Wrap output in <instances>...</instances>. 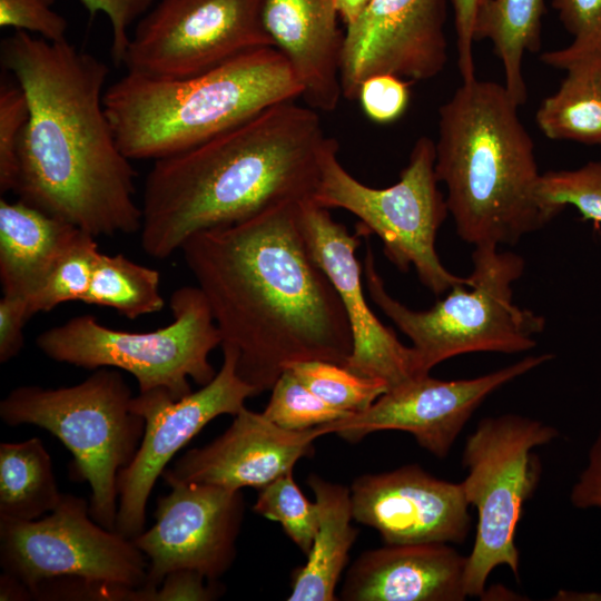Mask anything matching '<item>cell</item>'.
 Returning a JSON list of instances; mask_svg holds the SVG:
<instances>
[{
	"mask_svg": "<svg viewBox=\"0 0 601 601\" xmlns=\"http://www.w3.org/2000/svg\"><path fill=\"white\" fill-rule=\"evenodd\" d=\"M298 205L189 237L184 260L204 294L237 373L256 395L293 363L344 365L353 339L341 298L303 234Z\"/></svg>",
	"mask_w": 601,
	"mask_h": 601,
	"instance_id": "1",
	"label": "cell"
},
{
	"mask_svg": "<svg viewBox=\"0 0 601 601\" xmlns=\"http://www.w3.org/2000/svg\"><path fill=\"white\" fill-rule=\"evenodd\" d=\"M0 61L24 91L18 199L95 237L140 231L136 171L104 106L108 66L68 42L26 31L1 40Z\"/></svg>",
	"mask_w": 601,
	"mask_h": 601,
	"instance_id": "2",
	"label": "cell"
},
{
	"mask_svg": "<svg viewBox=\"0 0 601 601\" xmlns=\"http://www.w3.org/2000/svg\"><path fill=\"white\" fill-rule=\"evenodd\" d=\"M333 139L318 111L289 100L155 160L142 193L144 252L166 259L195 234L313 200Z\"/></svg>",
	"mask_w": 601,
	"mask_h": 601,
	"instance_id": "3",
	"label": "cell"
},
{
	"mask_svg": "<svg viewBox=\"0 0 601 601\" xmlns=\"http://www.w3.org/2000/svg\"><path fill=\"white\" fill-rule=\"evenodd\" d=\"M504 85L462 82L439 110L435 175L460 238L513 245L555 216L539 196L534 142Z\"/></svg>",
	"mask_w": 601,
	"mask_h": 601,
	"instance_id": "4",
	"label": "cell"
},
{
	"mask_svg": "<svg viewBox=\"0 0 601 601\" xmlns=\"http://www.w3.org/2000/svg\"><path fill=\"white\" fill-rule=\"evenodd\" d=\"M303 88L274 47L237 56L197 76L161 80L127 72L109 86L104 106L122 154L161 159L248 120Z\"/></svg>",
	"mask_w": 601,
	"mask_h": 601,
	"instance_id": "5",
	"label": "cell"
},
{
	"mask_svg": "<svg viewBox=\"0 0 601 601\" xmlns=\"http://www.w3.org/2000/svg\"><path fill=\"white\" fill-rule=\"evenodd\" d=\"M467 283L459 284L434 306L415 311L394 298L367 245L363 263L373 303L412 342L418 371L475 352L516 354L532 349L545 328L542 315L513 303L512 284L524 273V259L496 245L475 246Z\"/></svg>",
	"mask_w": 601,
	"mask_h": 601,
	"instance_id": "6",
	"label": "cell"
},
{
	"mask_svg": "<svg viewBox=\"0 0 601 601\" xmlns=\"http://www.w3.org/2000/svg\"><path fill=\"white\" fill-rule=\"evenodd\" d=\"M132 397L119 370L100 367L73 386H19L0 402L4 424L39 426L70 451L73 480L91 490V518L112 531L118 475L132 461L145 431L144 418L130 408Z\"/></svg>",
	"mask_w": 601,
	"mask_h": 601,
	"instance_id": "7",
	"label": "cell"
},
{
	"mask_svg": "<svg viewBox=\"0 0 601 601\" xmlns=\"http://www.w3.org/2000/svg\"><path fill=\"white\" fill-rule=\"evenodd\" d=\"M169 306L173 322L156 331H117L86 314L42 332L36 343L56 362L121 370L136 378L139 393L162 388L179 400L193 392L189 380L203 386L215 377L209 354L221 338L197 286L174 290Z\"/></svg>",
	"mask_w": 601,
	"mask_h": 601,
	"instance_id": "8",
	"label": "cell"
},
{
	"mask_svg": "<svg viewBox=\"0 0 601 601\" xmlns=\"http://www.w3.org/2000/svg\"><path fill=\"white\" fill-rule=\"evenodd\" d=\"M335 139L326 149L313 201L324 208H341L359 220L361 236L375 234L385 256L401 272L413 267L420 282L441 295L467 277L452 274L436 252V236L449 208L435 175V145L420 137L400 179L386 188L370 187L341 164Z\"/></svg>",
	"mask_w": 601,
	"mask_h": 601,
	"instance_id": "9",
	"label": "cell"
},
{
	"mask_svg": "<svg viewBox=\"0 0 601 601\" xmlns=\"http://www.w3.org/2000/svg\"><path fill=\"white\" fill-rule=\"evenodd\" d=\"M555 427L518 414L485 417L466 437L461 482L466 500L477 512L475 538L467 555V597H482L491 572L506 565L519 578L516 528L525 502L541 476L533 450L556 439Z\"/></svg>",
	"mask_w": 601,
	"mask_h": 601,
	"instance_id": "10",
	"label": "cell"
},
{
	"mask_svg": "<svg viewBox=\"0 0 601 601\" xmlns=\"http://www.w3.org/2000/svg\"><path fill=\"white\" fill-rule=\"evenodd\" d=\"M0 565L31 592L57 578L141 589L148 573L132 540L99 525L89 503L71 494H62L56 509L38 520L0 516Z\"/></svg>",
	"mask_w": 601,
	"mask_h": 601,
	"instance_id": "11",
	"label": "cell"
},
{
	"mask_svg": "<svg viewBox=\"0 0 601 601\" xmlns=\"http://www.w3.org/2000/svg\"><path fill=\"white\" fill-rule=\"evenodd\" d=\"M260 7L262 0H159L138 20L122 65L130 73L174 80L274 47Z\"/></svg>",
	"mask_w": 601,
	"mask_h": 601,
	"instance_id": "12",
	"label": "cell"
},
{
	"mask_svg": "<svg viewBox=\"0 0 601 601\" xmlns=\"http://www.w3.org/2000/svg\"><path fill=\"white\" fill-rule=\"evenodd\" d=\"M223 364L198 391L175 400L162 388L134 396L130 408L145 421L139 447L118 475V512L115 531L132 540L145 530L146 506L166 465L210 421L236 415L255 390L237 373L236 352L221 346Z\"/></svg>",
	"mask_w": 601,
	"mask_h": 601,
	"instance_id": "13",
	"label": "cell"
},
{
	"mask_svg": "<svg viewBox=\"0 0 601 601\" xmlns=\"http://www.w3.org/2000/svg\"><path fill=\"white\" fill-rule=\"evenodd\" d=\"M170 492L159 496L155 523L132 539L149 560L137 601L176 570L189 569L218 581L233 565L245 513L242 491L162 477Z\"/></svg>",
	"mask_w": 601,
	"mask_h": 601,
	"instance_id": "14",
	"label": "cell"
},
{
	"mask_svg": "<svg viewBox=\"0 0 601 601\" xmlns=\"http://www.w3.org/2000/svg\"><path fill=\"white\" fill-rule=\"evenodd\" d=\"M552 359V354L526 356L474 378L443 381L430 374L388 388L368 408L322 425L325 434L357 443L378 431L410 433L432 455L445 457L466 422L489 395Z\"/></svg>",
	"mask_w": 601,
	"mask_h": 601,
	"instance_id": "15",
	"label": "cell"
},
{
	"mask_svg": "<svg viewBox=\"0 0 601 601\" xmlns=\"http://www.w3.org/2000/svg\"><path fill=\"white\" fill-rule=\"evenodd\" d=\"M445 22L446 0H372L344 33L343 96L357 99L363 81L375 75L436 77L449 58Z\"/></svg>",
	"mask_w": 601,
	"mask_h": 601,
	"instance_id": "16",
	"label": "cell"
},
{
	"mask_svg": "<svg viewBox=\"0 0 601 601\" xmlns=\"http://www.w3.org/2000/svg\"><path fill=\"white\" fill-rule=\"evenodd\" d=\"M298 218L309 252L336 289L348 319L353 347L344 366L388 388L422 376L412 346L404 345L367 304L356 256L362 236L351 234L329 209L313 200L298 205Z\"/></svg>",
	"mask_w": 601,
	"mask_h": 601,
	"instance_id": "17",
	"label": "cell"
},
{
	"mask_svg": "<svg viewBox=\"0 0 601 601\" xmlns=\"http://www.w3.org/2000/svg\"><path fill=\"white\" fill-rule=\"evenodd\" d=\"M353 519L384 544L463 543L470 503L462 483L437 479L417 464L366 473L349 487Z\"/></svg>",
	"mask_w": 601,
	"mask_h": 601,
	"instance_id": "18",
	"label": "cell"
},
{
	"mask_svg": "<svg viewBox=\"0 0 601 601\" xmlns=\"http://www.w3.org/2000/svg\"><path fill=\"white\" fill-rule=\"evenodd\" d=\"M323 435L322 425L290 431L263 412L243 407L223 434L203 447L187 451L161 477L230 491L260 490L292 472L300 459L311 456L315 440Z\"/></svg>",
	"mask_w": 601,
	"mask_h": 601,
	"instance_id": "19",
	"label": "cell"
},
{
	"mask_svg": "<svg viewBox=\"0 0 601 601\" xmlns=\"http://www.w3.org/2000/svg\"><path fill=\"white\" fill-rule=\"evenodd\" d=\"M466 564L449 543L384 544L355 559L338 600L462 601Z\"/></svg>",
	"mask_w": 601,
	"mask_h": 601,
	"instance_id": "20",
	"label": "cell"
},
{
	"mask_svg": "<svg viewBox=\"0 0 601 601\" xmlns=\"http://www.w3.org/2000/svg\"><path fill=\"white\" fill-rule=\"evenodd\" d=\"M260 17L273 46L294 70L304 104L318 112L334 111L343 96L344 43L334 0H262Z\"/></svg>",
	"mask_w": 601,
	"mask_h": 601,
	"instance_id": "21",
	"label": "cell"
},
{
	"mask_svg": "<svg viewBox=\"0 0 601 601\" xmlns=\"http://www.w3.org/2000/svg\"><path fill=\"white\" fill-rule=\"evenodd\" d=\"M81 229L20 199L0 200V279L3 295L39 292Z\"/></svg>",
	"mask_w": 601,
	"mask_h": 601,
	"instance_id": "22",
	"label": "cell"
},
{
	"mask_svg": "<svg viewBox=\"0 0 601 601\" xmlns=\"http://www.w3.org/2000/svg\"><path fill=\"white\" fill-rule=\"evenodd\" d=\"M318 506V528L307 561L292 573L288 601H336L358 530L353 526L351 490L312 473L307 477Z\"/></svg>",
	"mask_w": 601,
	"mask_h": 601,
	"instance_id": "23",
	"label": "cell"
},
{
	"mask_svg": "<svg viewBox=\"0 0 601 601\" xmlns=\"http://www.w3.org/2000/svg\"><path fill=\"white\" fill-rule=\"evenodd\" d=\"M544 12V0H485L476 13L474 41L492 42L503 66L504 87L519 107L528 99L523 57L541 47Z\"/></svg>",
	"mask_w": 601,
	"mask_h": 601,
	"instance_id": "24",
	"label": "cell"
},
{
	"mask_svg": "<svg viewBox=\"0 0 601 601\" xmlns=\"http://www.w3.org/2000/svg\"><path fill=\"white\" fill-rule=\"evenodd\" d=\"M61 497L51 456L39 437L0 444V516L38 520Z\"/></svg>",
	"mask_w": 601,
	"mask_h": 601,
	"instance_id": "25",
	"label": "cell"
},
{
	"mask_svg": "<svg viewBox=\"0 0 601 601\" xmlns=\"http://www.w3.org/2000/svg\"><path fill=\"white\" fill-rule=\"evenodd\" d=\"M601 58L575 61L560 88L540 105L535 119L549 139L601 145Z\"/></svg>",
	"mask_w": 601,
	"mask_h": 601,
	"instance_id": "26",
	"label": "cell"
},
{
	"mask_svg": "<svg viewBox=\"0 0 601 601\" xmlns=\"http://www.w3.org/2000/svg\"><path fill=\"white\" fill-rule=\"evenodd\" d=\"M82 302L114 308L129 319L160 312V273L122 254L99 253Z\"/></svg>",
	"mask_w": 601,
	"mask_h": 601,
	"instance_id": "27",
	"label": "cell"
},
{
	"mask_svg": "<svg viewBox=\"0 0 601 601\" xmlns=\"http://www.w3.org/2000/svg\"><path fill=\"white\" fill-rule=\"evenodd\" d=\"M287 368L327 404L349 414L365 411L388 390L386 383L333 362L304 361Z\"/></svg>",
	"mask_w": 601,
	"mask_h": 601,
	"instance_id": "28",
	"label": "cell"
},
{
	"mask_svg": "<svg viewBox=\"0 0 601 601\" xmlns=\"http://www.w3.org/2000/svg\"><path fill=\"white\" fill-rule=\"evenodd\" d=\"M99 253L96 237L80 230L53 265L42 287L28 302L31 315L50 312L62 303L82 302Z\"/></svg>",
	"mask_w": 601,
	"mask_h": 601,
	"instance_id": "29",
	"label": "cell"
},
{
	"mask_svg": "<svg viewBox=\"0 0 601 601\" xmlns=\"http://www.w3.org/2000/svg\"><path fill=\"white\" fill-rule=\"evenodd\" d=\"M253 511L280 523L302 553L309 552L318 528V506L298 487L293 471L258 490Z\"/></svg>",
	"mask_w": 601,
	"mask_h": 601,
	"instance_id": "30",
	"label": "cell"
},
{
	"mask_svg": "<svg viewBox=\"0 0 601 601\" xmlns=\"http://www.w3.org/2000/svg\"><path fill=\"white\" fill-rule=\"evenodd\" d=\"M270 391L263 414L286 430L305 431L349 415L323 401L288 368Z\"/></svg>",
	"mask_w": 601,
	"mask_h": 601,
	"instance_id": "31",
	"label": "cell"
},
{
	"mask_svg": "<svg viewBox=\"0 0 601 601\" xmlns=\"http://www.w3.org/2000/svg\"><path fill=\"white\" fill-rule=\"evenodd\" d=\"M539 196L554 216L570 205L584 219L601 223V161L542 174Z\"/></svg>",
	"mask_w": 601,
	"mask_h": 601,
	"instance_id": "32",
	"label": "cell"
},
{
	"mask_svg": "<svg viewBox=\"0 0 601 601\" xmlns=\"http://www.w3.org/2000/svg\"><path fill=\"white\" fill-rule=\"evenodd\" d=\"M552 7L573 41L566 48L544 52L541 60L564 70L575 61L601 58V0H552Z\"/></svg>",
	"mask_w": 601,
	"mask_h": 601,
	"instance_id": "33",
	"label": "cell"
},
{
	"mask_svg": "<svg viewBox=\"0 0 601 601\" xmlns=\"http://www.w3.org/2000/svg\"><path fill=\"white\" fill-rule=\"evenodd\" d=\"M27 96L17 80L1 78L0 83V191L17 188L19 149L29 120Z\"/></svg>",
	"mask_w": 601,
	"mask_h": 601,
	"instance_id": "34",
	"label": "cell"
},
{
	"mask_svg": "<svg viewBox=\"0 0 601 601\" xmlns=\"http://www.w3.org/2000/svg\"><path fill=\"white\" fill-rule=\"evenodd\" d=\"M55 0H0V27L38 35L51 42L67 40L68 21Z\"/></svg>",
	"mask_w": 601,
	"mask_h": 601,
	"instance_id": "35",
	"label": "cell"
},
{
	"mask_svg": "<svg viewBox=\"0 0 601 601\" xmlns=\"http://www.w3.org/2000/svg\"><path fill=\"white\" fill-rule=\"evenodd\" d=\"M357 99L370 119L391 122L400 118L407 107L408 85L394 75H375L363 81Z\"/></svg>",
	"mask_w": 601,
	"mask_h": 601,
	"instance_id": "36",
	"label": "cell"
},
{
	"mask_svg": "<svg viewBox=\"0 0 601 601\" xmlns=\"http://www.w3.org/2000/svg\"><path fill=\"white\" fill-rule=\"evenodd\" d=\"M90 18L107 16L111 27L110 55L116 66L124 63L130 40L129 27L151 7L154 0H79Z\"/></svg>",
	"mask_w": 601,
	"mask_h": 601,
	"instance_id": "37",
	"label": "cell"
},
{
	"mask_svg": "<svg viewBox=\"0 0 601 601\" xmlns=\"http://www.w3.org/2000/svg\"><path fill=\"white\" fill-rule=\"evenodd\" d=\"M223 591L218 581H210L195 570L180 569L168 573L146 601H210Z\"/></svg>",
	"mask_w": 601,
	"mask_h": 601,
	"instance_id": "38",
	"label": "cell"
},
{
	"mask_svg": "<svg viewBox=\"0 0 601 601\" xmlns=\"http://www.w3.org/2000/svg\"><path fill=\"white\" fill-rule=\"evenodd\" d=\"M29 303L26 298L3 295L0 299V363L16 357L24 345L23 328L29 318Z\"/></svg>",
	"mask_w": 601,
	"mask_h": 601,
	"instance_id": "39",
	"label": "cell"
},
{
	"mask_svg": "<svg viewBox=\"0 0 601 601\" xmlns=\"http://www.w3.org/2000/svg\"><path fill=\"white\" fill-rule=\"evenodd\" d=\"M485 0H451L456 31L457 66L462 82L474 80V23L479 8Z\"/></svg>",
	"mask_w": 601,
	"mask_h": 601,
	"instance_id": "40",
	"label": "cell"
},
{
	"mask_svg": "<svg viewBox=\"0 0 601 601\" xmlns=\"http://www.w3.org/2000/svg\"><path fill=\"white\" fill-rule=\"evenodd\" d=\"M570 501L578 509L601 510V430L589 450L585 467L572 486Z\"/></svg>",
	"mask_w": 601,
	"mask_h": 601,
	"instance_id": "41",
	"label": "cell"
},
{
	"mask_svg": "<svg viewBox=\"0 0 601 601\" xmlns=\"http://www.w3.org/2000/svg\"><path fill=\"white\" fill-rule=\"evenodd\" d=\"M0 600L29 601L33 600V595L23 582L3 572L0 577Z\"/></svg>",
	"mask_w": 601,
	"mask_h": 601,
	"instance_id": "42",
	"label": "cell"
},
{
	"mask_svg": "<svg viewBox=\"0 0 601 601\" xmlns=\"http://www.w3.org/2000/svg\"><path fill=\"white\" fill-rule=\"evenodd\" d=\"M372 0H334L339 18L346 28L355 23Z\"/></svg>",
	"mask_w": 601,
	"mask_h": 601,
	"instance_id": "43",
	"label": "cell"
},
{
	"mask_svg": "<svg viewBox=\"0 0 601 601\" xmlns=\"http://www.w3.org/2000/svg\"><path fill=\"white\" fill-rule=\"evenodd\" d=\"M599 78H600V81H601V67H600V70H599Z\"/></svg>",
	"mask_w": 601,
	"mask_h": 601,
	"instance_id": "44",
	"label": "cell"
}]
</instances>
